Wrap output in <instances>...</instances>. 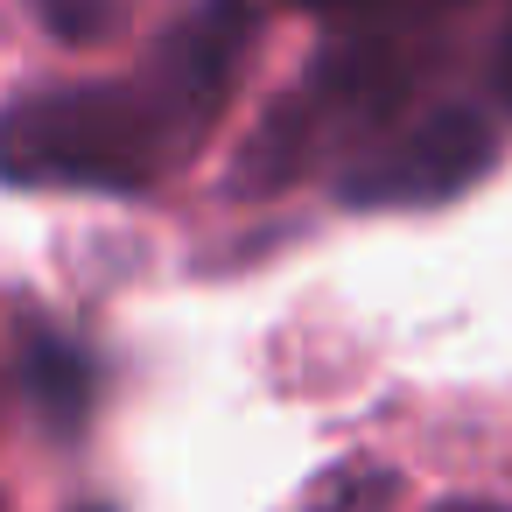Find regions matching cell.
<instances>
[{
    "label": "cell",
    "mask_w": 512,
    "mask_h": 512,
    "mask_svg": "<svg viewBox=\"0 0 512 512\" xmlns=\"http://www.w3.org/2000/svg\"><path fill=\"white\" fill-rule=\"evenodd\" d=\"M22 393L36 400V414L50 421V428H85V414H92V358L78 351V344H64V337H29L22 344Z\"/></svg>",
    "instance_id": "cell-4"
},
{
    "label": "cell",
    "mask_w": 512,
    "mask_h": 512,
    "mask_svg": "<svg viewBox=\"0 0 512 512\" xmlns=\"http://www.w3.org/2000/svg\"><path fill=\"white\" fill-rule=\"evenodd\" d=\"M498 162V134L477 106H435L421 120H407L393 141H379L372 155H358L337 183V197L351 211H421V204H449L463 190H477Z\"/></svg>",
    "instance_id": "cell-2"
},
{
    "label": "cell",
    "mask_w": 512,
    "mask_h": 512,
    "mask_svg": "<svg viewBox=\"0 0 512 512\" xmlns=\"http://www.w3.org/2000/svg\"><path fill=\"white\" fill-rule=\"evenodd\" d=\"M190 127L141 85H50L0 106V183L15 190H148Z\"/></svg>",
    "instance_id": "cell-1"
},
{
    "label": "cell",
    "mask_w": 512,
    "mask_h": 512,
    "mask_svg": "<svg viewBox=\"0 0 512 512\" xmlns=\"http://www.w3.org/2000/svg\"><path fill=\"white\" fill-rule=\"evenodd\" d=\"M36 8L64 43H99L120 29V0H36Z\"/></svg>",
    "instance_id": "cell-5"
},
{
    "label": "cell",
    "mask_w": 512,
    "mask_h": 512,
    "mask_svg": "<svg viewBox=\"0 0 512 512\" xmlns=\"http://www.w3.org/2000/svg\"><path fill=\"white\" fill-rule=\"evenodd\" d=\"M491 85H498V99L512 106V29H505V43H498V64H491Z\"/></svg>",
    "instance_id": "cell-6"
},
{
    "label": "cell",
    "mask_w": 512,
    "mask_h": 512,
    "mask_svg": "<svg viewBox=\"0 0 512 512\" xmlns=\"http://www.w3.org/2000/svg\"><path fill=\"white\" fill-rule=\"evenodd\" d=\"M246 36H253V0H204V8L190 22H176V36L162 43L148 92L197 134L225 106V92H232V78L246 64Z\"/></svg>",
    "instance_id": "cell-3"
},
{
    "label": "cell",
    "mask_w": 512,
    "mask_h": 512,
    "mask_svg": "<svg viewBox=\"0 0 512 512\" xmlns=\"http://www.w3.org/2000/svg\"><path fill=\"white\" fill-rule=\"evenodd\" d=\"M288 8H302V15H337V8H358V0H288Z\"/></svg>",
    "instance_id": "cell-7"
}]
</instances>
